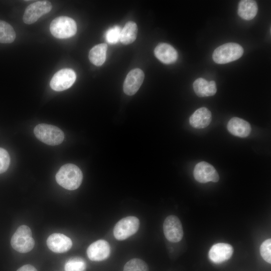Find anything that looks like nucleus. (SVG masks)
Instances as JSON below:
<instances>
[{"instance_id": "2", "label": "nucleus", "mask_w": 271, "mask_h": 271, "mask_svg": "<svg viewBox=\"0 0 271 271\" xmlns=\"http://www.w3.org/2000/svg\"><path fill=\"white\" fill-rule=\"evenodd\" d=\"M34 132L39 140L48 145H58L62 143L64 139L62 130L50 124H39L34 128Z\"/></svg>"}, {"instance_id": "7", "label": "nucleus", "mask_w": 271, "mask_h": 271, "mask_svg": "<svg viewBox=\"0 0 271 271\" xmlns=\"http://www.w3.org/2000/svg\"><path fill=\"white\" fill-rule=\"evenodd\" d=\"M51 3L48 1H39L30 4L26 8L23 17L25 24H32L52 9Z\"/></svg>"}, {"instance_id": "13", "label": "nucleus", "mask_w": 271, "mask_h": 271, "mask_svg": "<svg viewBox=\"0 0 271 271\" xmlns=\"http://www.w3.org/2000/svg\"><path fill=\"white\" fill-rule=\"evenodd\" d=\"M47 245L53 252L64 253L68 251L72 246L71 239L63 234L55 233L47 239Z\"/></svg>"}, {"instance_id": "28", "label": "nucleus", "mask_w": 271, "mask_h": 271, "mask_svg": "<svg viewBox=\"0 0 271 271\" xmlns=\"http://www.w3.org/2000/svg\"><path fill=\"white\" fill-rule=\"evenodd\" d=\"M17 271H37V270L31 264H26L20 267Z\"/></svg>"}, {"instance_id": "15", "label": "nucleus", "mask_w": 271, "mask_h": 271, "mask_svg": "<svg viewBox=\"0 0 271 271\" xmlns=\"http://www.w3.org/2000/svg\"><path fill=\"white\" fill-rule=\"evenodd\" d=\"M155 56L162 63L170 64L176 61L178 53L171 45L165 43L158 44L154 50Z\"/></svg>"}, {"instance_id": "27", "label": "nucleus", "mask_w": 271, "mask_h": 271, "mask_svg": "<svg viewBox=\"0 0 271 271\" xmlns=\"http://www.w3.org/2000/svg\"><path fill=\"white\" fill-rule=\"evenodd\" d=\"M10 164V157L8 152L0 148V174L6 172Z\"/></svg>"}, {"instance_id": "23", "label": "nucleus", "mask_w": 271, "mask_h": 271, "mask_svg": "<svg viewBox=\"0 0 271 271\" xmlns=\"http://www.w3.org/2000/svg\"><path fill=\"white\" fill-rule=\"evenodd\" d=\"M86 263L85 260L79 257L70 258L65 263V271H86Z\"/></svg>"}, {"instance_id": "18", "label": "nucleus", "mask_w": 271, "mask_h": 271, "mask_svg": "<svg viewBox=\"0 0 271 271\" xmlns=\"http://www.w3.org/2000/svg\"><path fill=\"white\" fill-rule=\"evenodd\" d=\"M193 87L195 93L199 97L213 96L217 91L214 81H208L202 78L196 79L193 84Z\"/></svg>"}, {"instance_id": "17", "label": "nucleus", "mask_w": 271, "mask_h": 271, "mask_svg": "<svg viewBox=\"0 0 271 271\" xmlns=\"http://www.w3.org/2000/svg\"><path fill=\"white\" fill-rule=\"evenodd\" d=\"M212 120L210 111L205 107L197 109L190 117V125L196 128H203L209 125Z\"/></svg>"}, {"instance_id": "4", "label": "nucleus", "mask_w": 271, "mask_h": 271, "mask_svg": "<svg viewBox=\"0 0 271 271\" xmlns=\"http://www.w3.org/2000/svg\"><path fill=\"white\" fill-rule=\"evenodd\" d=\"M52 35L56 38L66 39L75 35L77 25L75 21L66 16H60L54 19L50 25Z\"/></svg>"}, {"instance_id": "10", "label": "nucleus", "mask_w": 271, "mask_h": 271, "mask_svg": "<svg viewBox=\"0 0 271 271\" xmlns=\"http://www.w3.org/2000/svg\"><path fill=\"white\" fill-rule=\"evenodd\" d=\"M193 175L197 181L202 183L210 181L217 182L219 179V175L214 167L206 162H201L196 165Z\"/></svg>"}, {"instance_id": "21", "label": "nucleus", "mask_w": 271, "mask_h": 271, "mask_svg": "<svg viewBox=\"0 0 271 271\" xmlns=\"http://www.w3.org/2000/svg\"><path fill=\"white\" fill-rule=\"evenodd\" d=\"M138 26L133 22L126 23L121 30L120 41L124 45L132 43L136 39L138 33Z\"/></svg>"}, {"instance_id": "19", "label": "nucleus", "mask_w": 271, "mask_h": 271, "mask_svg": "<svg viewBox=\"0 0 271 271\" xmlns=\"http://www.w3.org/2000/svg\"><path fill=\"white\" fill-rule=\"evenodd\" d=\"M257 10V5L255 1L242 0L239 3L237 13L240 18L248 21L255 17Z\"/></svg>"}, {"instance_id": "8", "label": "nucleus", "mask_w": 271, "mask_h": 271, "mask_svg": "<svg viewBox=\"0 0 271 271\" xmlns=\"http://www.w3.org/2000/svg\"><path fill=\"white\" fill-rule=\"evenodd\" d=\"M76 78L75 72L71 69L65 68L57 72L52 77L50 85L56 91H61L70 88Z\"/></svg>"}, {"instance_id": "12", "label": "nucleus", "mask_w": 271, "mask_h": 271, "mask_svg": "<svg viewBox=\"0 0 271 271\" xmlns=\"http://www.w3.org/2000/svg\"><path fill=\"white\" fill-rule=\"evenodd\" d=\"M87 254L92 261H100L107 259L110 253V246L105 240H98L91 243L87 249Z\"/></svg>"}, {"instance_id": "20", "label": "nucleus", "mask_w": 271, "mask_h": 271, "mask_svg": "<svg viewBox=\"0 0 271 271\" xmlns=\"http://www.w3.org/2000/svg\"><path fill=\"white\" fill-rule=\"evenodd\" d=\"M107 46L101 43L94 46L89 51V59L93 64L97 66L102 65L106 59Z\"/></svg>"}, {"instance_id": "11", "label": "nucleus", "mask_w": 271, "mask_h": 271, "mask_svg": "<svg viewBox=\"0 0 271 271\" xmlns=\"http://www.w3.org/2000/svg\"><path fill=\"white\" fill-rule=\"evenodd\" d=\"M143 71L139 68H135L129 72L124 80L123 89L128 95H133L138 91L144 80Z\"/></svg>"}, {"instance_id": "22", "label": "nucleus", "mask_w": 271, "mask_h": 271, "mask_svg": "<svg viewBox=\"0 0 271 271\" xmlns=\"http://www.w3.org/2000/svg\"><path fill=\"white\" fill-rule=\"evenodd\" d=\"M13 27L6 22L0 20V43H11L16 38Z\"/></svg>"}, {"instance_id": "16", "label": "nucleus", "mask_w": 271, "mask_h": 271, "mask_svg": "<svg viewBox=\"0 0 271 271\" xmlns=\"http://www.w3.org/2000/svg\"><path fill=\"white\" fill-rule=\"evenodd\" d=\"M227 127L230 133L240 138L247 137L251 130L247 121L237 117H232L229 120Z\"/></svg>"}, {"instance_id": "24", "label": "nucleus", "mask_w": 271, "mask_h": 271, "mask_svg": "<svg viewBox=\"0 0 271 271\" xmlns=\"http://www.w3.org/2000/svg\"><path fill=\"white\" fill-rule=\"evenodd\" d=\"M123 271H149V267L142 259L132 258L125 264Z\"/></svg>"}, {"instance_id": "26", "label": "nucleus", "mask_w": 271, "mask_h": 271, "mask_svg": "<svg viewBox=\"0 0 271 271\" xmlns=\"http://www.w3.org/2000/svg\"><path fill=\"white\" fill-rule=\"evenodd\" d=\"M260 254L263 259L267 262L271 263V239L264 240L260 247Z\"/></svg>"}, {"instance_id": "3", "label": "nucleus", "mask_w": 271, "mask_h": 271, "mask_svg": "<svg viewBox=\"0 0 271 271\" xmlns=\"http://www.w3.org/2000/svg\"><path fill=\"white\" fill-rule=\"evenodd\" d=\"M243 53V49L235 43H227L217 47L213 52V61L217 64H226L235 61L240 58Z\"/></svg>"}, {"instance_id": "14", "label": "nucleus", "mask_w": 271, "mask_h": 271, "mask_svg": "<svg viewBox=\"0 0 271 271\" xmlns=\"http://www.w3.org/2000/svg\"><path fill=\"white\" fill-rule=\"evenodd\" d=\"M233 252L232 246L225 243H218L213 245L208 253L209 259L214 263H220L228 260Z\"/></svg>"}, {"instance_id": "6", "label": "nucleus", "mask_w": 271, "mask_h": 271, "mask_svg": "<svg viewBox=\"0 0 271 271\" xmlns=\"http://www.w3.org/2000/svg\"><path fill=\"white\" fill-rule=\"evenodd\" d=\"M140 227L139 219L132 216H127L119 220L113 228L114 237L123 240L135 234Z\"/></svg>"}, {"instance_id": "5", "label": "nucleus", "mask_w": 271, "mask_h": 271, "mask_svg": "<svg viewBox=\"0 0 271 271\" xmlns=\"http://www.w3.org/2000/svg\"><path fill=\"white\" fill-rule=\"evenodd\" d=\"M11 244L19 252L30 251L34 247L35 241L30 227L25 225L19 226L11 238Z\"/></svg>"}, {"instance_id": "25", "label": "nucleus", "mask_w": 271, "mask_h": 271, "mask_svg": "<svg viewBox=\"0 0 271 271\" xmlns=\"http://www.w3.org/2000/svg\"><path fill=\"white\" fill-rule=\"evenodd\" d=\"M121 28L115 26L109 29L105 33V39L110 44H114L120 41Z\"/></svg>"}, {"instance_id": "1", "label": "nucleus", "mask_w": 271, "mask_h": 271, "mask_svg": "<svg viewBox=\"0 0 271 271\" xmlns=\"http://www.w3.org/2000/svg\"><path fill=\"white\" fill-rule=\"evenodd\" d=\"M83 179L81 170L75 165L67 164L62 166L56 175L57 183L69 190H76L79 187Z\"/></svg>"}, {"instance_id": "9", "label": "nucleus", "mask_w": 271, "mask_h": 271, "mask_svg": "<svg viewBox=\"0 0 271 271\" xmlns=\"http://www.w3.org/2000/svg\"><path fill=\"white\" fill-rule=\"evenodd\" d=\"M164 235L168 240L178 242L183 236V229L180 219L175 215L166 217L163 223Z\"/></svg>"}]
</instances>
